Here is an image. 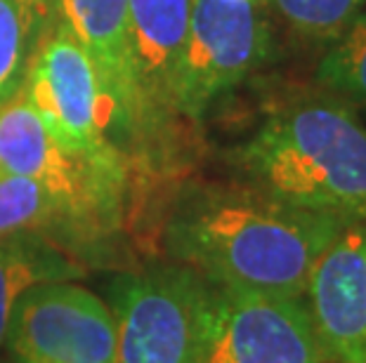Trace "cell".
<instances>
[{
    "label": "cell",
    "mask_w": 366,
    "mask_h": 363,
    "mask_svg": "<svg viewBox=\"0 0 366 363\" xmlns=\"http://www.w3.org/2000/svg\"><path fill=\"white\" fill-rule=\"evenodd\" d=\"M342 227L241 182L199 184L177 196L163 248L213 285L302 297L317 257Z\"/></svg>",
    "instance_id": "cell-1"
},
{
    "label": "cell",
    "mask_w": 366,
    "mask_h": 363,
    "mask_svg": "<svg viewBox=\"0 0 366 363\" xmlns=\"http://www.w3.org/2000/svg\"><path fill=\"white\" fill-rule=\"evenodd\" d=\"M241 184L340 222L366 220V128L333 92L277 109L237 146Z\"/></svg>",
    "instance_id": "cell-2"
},
{
    "label": "cell",
    "mask_w": 366,
    "mask_h": 363,
    "mask_svg": "<svg viewBox=\"0 0 366 363\" xmlns=\"http://www.w3.org/2000/svg\"><path fill=\"white\" fill-rule=\"evenodd\" d=\"M21 95L69 153L116 187H126V156L109 137L116 109L95 64L74 36L52 21L29 59Z\"/></svg>",
    "instance_id": "cell-3"
},
{
    "label": "cell",
    "mask_w": 366,
    "mask_h": 363,
    "mask_svg": "<svg viewBox=\"0 0 366 363\" xmlns=\"http://www.w3.org/2000/svg\"><path fill=\"white\" fill-rule=\"evenodd\" d=\"M192 363H329L302 297L204 285Z\"/></svg>",
    "instance_id": "cell-4"
},
{
    "label": "cell",
    "mask_w": 366,
    "mask_h": 363,
    "mask_svg": "<svg viewBox=\"0 0 366 363\" xmlns=\"http://www.w3.org/2000/svg\"><path fill=\"white\" fill-rule=\"evenodd\" d=\"M204 285L177 262L116 276L109 283L114 363H192Z\"/></svg>",
    "instance_id": "cell-5"
},
{
    "label": "cell",
    "mask_w": 366,
    "mask_h": 363,
    "mask_svg": "<svg viewBox=\"0 0 366 363\" xmlns=\"http://www.w3.org/2000/svg\"><path fill=\"white\" fill-rule=\"evenodd\" d=\"M269 43L253 0H194L175 81V113L201 118L267 59Z\"/></svg>",
    "instance_id": "cell-6"
},
{
    "label": "cell",
    "mask_w": 366,
    "mask_h": 363,
    "mask_svg": "<svg viewBox=\"0 0 366 363\" xmlns=\"http://www.w3.org/2000/svg\"><path fill=\"white\" fill-rule=\"evenodd\" d=\"M3 347L7 363H114V314L74 281L41 283L17 300Z\"/></svg>",
    "instance_id": "cell-7"
},
{
    "label": "cell",
    "mask_w": 366,
    "mask_h": 363,
    "mask_svg": "<svg viewBox=\"0 0 366 363\" xmlns=\"http://www.w3.org/2000/svg\"><path fill=\"white\" fill-rule=\"evenodd\" d=\"M0 175L38 182L64 205L74 229H97L119 215L123 189L69 153L21 90L0 106Z\"/></svg>",
    "instance_id": "cell-8"
},
{
    "label": "cell",
    "mask_w": 366,
    "mask_h": 363,
    "mask_svg": "<svg viewBox=\"0 0 366 363\" xmlns=\"http://www.w3.org/2000/svg\"><path fill=\"white\" fill-rule=\"evenodd\" d=\"M302 300L329 363H366V220L326 245Z\"/></svg>",
    "instance_id": "cell-9"
},
{
    "label": "cell",
    "mask_w": 366,
    "mask_h": 363,
    "mask_svg": "<svg viewBox=\"0 0 366 363\" xmlns=\"http://www.w3.org/2000/svg\"><path fill=\"white\" fill-rule=\"evenodd\" d=\"M194 0H128V48L135 81V130L175 118V81Z\"/></svg>",
    "instance_id": "cell-10"
},
{
    "label": "cell",
    "mask_w": 366,
    "mask_h": 363,
    "mask_svg": "<svg viewBox=\"0 0 366 363\" xmlns=\"http://www.w3.org/2000/svg\"><path fill=\"white\" fill-rule=\"evenodd\" d=\"M59 21L95 64L116 109V128L135 130V81L128 48V0H54Z\"/></svg>",
    "instance_id": "cell-11"
},
{
    "label": "cell",
    "mask_w": 366,
    "mask_h": 363,
    "mask_svg": "<svg viewBox=\"0 0 366 363\" xmlns=\"http://www.w3.org/2000/svg\"><path fill=\"white\" fill-rule=\"evenodd\" d=\"M81 276L83 267L45 231H21L0 238V347L12 309L29 288Z\"/></svg>",
    "instance_id": "cell-12"
},
{
    "label": "cell",
    "mask_w": 366,
    "mask_h": 363,
    "mask_svg": "<svg viewBox=\"0 0 366 363\" xmlns=\"http://www.w3.org/2000/svg\"><path fill=\"white\" fill-rule=\"evenodd\" d=\"M317 81L350 106L366 109V5L336 41L326 45Z\"/></svg>",
    "instance_id": "cell-13"
},
{
    "label": "cell",
    "mask_w": 366,
    "mask_h": 363,
    "mask_svg": "<svg viewBox=\"0 0 366 363\" xmlns=\"http://www.w3.org/2000/svg\"><path fill=\"white\" fill-rule=\"evenodd\" d=\"M54 227L74 224L48 189L19 175H0V238Z\"/></svg>",
    "instance_id": "cell-14"
},
{
    "label": "cell",
    "mask_w": 366,
    "mask_h": 363,
    "mask_svg": "<svg viewBox=\"0 0 366 363\" xmlns=\"http://www.w3.org/2000/svg\"><path fill=\"white\" fill-rule=\"evenodd\" d=\"M366 5V0H274L282 19L298 34L302 41L329 45L357 12Z\"/></svg>",
    "instance_id": "cell-15"
},
{
    "label": "cell",
    "mask_w": 366,
    "mask_h": 363,
    "mask_svg": "<svg viewBox=\"0 0 366 363\" xmlns=\"http://www.w3.org/2000/svg\"><path fill=\"white\" fill-rule=\"evenodd\" d=\"M36 43L21 7L14 0H0V106L21 90Z\"/></svg>",
    "instance_id": "cell-16"
},
{
    "label": "cell",
    "mask_w": 366,
    "mask_h": 363,
    "mask_svg": "<svg viewBox=\"0 0 366 363\" xmlns=\"http://www.w3.org/2000/svg\"><path fill=\"white\" fill-rule=\"evenodd\" d=\"M14 3L24 12L36 41H41V36L54 21V0H14Z\"/></svg>",
    "instance_id": "cell-17"
}]
</instances>
